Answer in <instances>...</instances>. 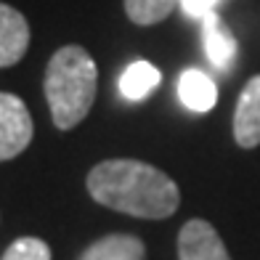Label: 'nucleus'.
Listing matches in <instances>:
<instances>
[{
	"mask_svg": "<svg viewBox=\"0 0 260 260\" xmlns=\"http://www.w3.org/2000/svg\"><path fill=\"white\" fill-rule=\"evenodd\" d=\"M85 186L99 205L133 218L162 220L181 205L178 183L141 159H104L88 173Z\"/></svg>",
	"mask_w": 260,
	"mask_h": 260,
	"instance_id": "1",
	"label": "nucleus"
},
{
	"mask_svg": "<svg viewBox=\"0 0 260 260\" xmlns=\"http://www.w3.org/2000/svg\"><path fill=\"white\" fill-rule=\"evenodd\" d=\"M99 88V69L93 56L82 45L58 48L45 69L43 90L48 99L53 125L58 130H72L88 117Z\"/></svg>",
	"mask_w": 260,
	"mask_h": 260,
	"instance_id": "2",
	"label": "nucleus"
},
{
	"mask_svg": "<svg viewBox=\"0 0 260 260\" xmlns=\"http://www.w3.org/2000/svg\"><path fill=\"white\" fill-rule=\"evenodd\" d=\"M35 136L27 104L14 93L0 90V162L19 157Z\"/></svg>",
	"mask_w": 260,
	"mask_h": 260,
	"instance_id": "3",
	"label": "nucleus"
},
{
	"mask_svg": "<svg viewBox=\"0 0 260 260\" xmlns=\"http://www.w3.org/2000/svg\"><path fill=\"white\" fill-rule=\"evenodd\" d=\"M178 260H231L218 231L207 220H186L178 234Z\"/></svg>",
	"mask_w": 260,
	"mask_h": 260,
	"instance_id": "4",
	"label": "nucleus"
},
{
	"mask_svg": "<svg viewBox=\"0 0 260 260\" xmlns=\"http://www.w3.org/2000/svg\"><path fill=\"white\" fill-rule=\"evenodd\" d=\"M234 138L242 149L260 146V75H255L239 93L234 112Z\"/></svg>",
	"mask_w": 260,
	"mask_h": 260,
	"instance_id": "5",
	"label": "nucleus"
},
{
	"mask_svg": "<svg viewBox=\"0 0 260 260\" xmlns=\"http://www.w3.org/2000/svg\"><path fill=\"white\" fill-rule=\"evenodd\" d=\"M29 48V24L21 11L0 3V69L14 67Z\"/></svg>",
	"mask_w": 260,
	"mask_h": 260,
	"instance_id": "6",
	"label": "nucleus"
},
{
	"mask_svg": "<svg viewBox=\"0 0 260 260\" xmlns=\"http://www.w3.org/2000/svg\"><path fill=\"white\" fill-rule=\"evenodd\" d=\"M199 21H202V43L210 64L220 72H229L236 61V53H239V45H236L231 29L226 27V21L220 19L218 11H210Z\"/></svg>",
	"mask_w": 260,
	"mask_h": 260,
	"instance_id": "7",
	"label": "nucleus"
},
{
	"mask_svg": "<svg viewBox=\"0 0 260 260\" xmlns=\"http://www.w3.org/2000/svg\"><path fill=\"white\" fill-rule=\"evenodd\" d=\"M146 247L133 234H106L85 247L77 260H144Z\"/></svg>",
	"mask_w": 260,
	"mask_h": 260,
	"instance_id": "8",
	"label": "nucleus"
},
{
	"mask_svg": "<svg viewBox=\"0 0 260 260\" xmlns=\"http://www.w3.org/2000/svg\"><path fill=\"white\" fill-rule=\"evenodd\" d=\"M178 99L191 112H210L218 101V88L202 69H186L178 80Z\"/></svg>",
	"mask_w": 260,
	"mask_h": 260,
	"instance_id": "9",
	"label": "nucleus"
},
{
	"mask_svg": "<svg viewBox=\"0 0 260 260\" xmlns=\"http://www.w3.org/2000/svg\"><path fill=\"white\" fill-rule=\"evenodd\" d=\"M159 69L149 61H133L120 75V93L127 101H144L151 90L159 85Z\"/></svg>",
	"mask_w": 260,
	"mask_h": 260,
	"instance_id": "10",
	"label": "nucleus"
},
{
	"mask_svg": "<svg viewBox=\"0 0 260 260\" xmlns=\"http://www.w3.org/2000/svg\"><path fill=\"white\" fill-rule=\"evenodd\" d=\"M181 0H125V14L138 27H151L165 21Z\"/></svg>",
	"mask_w": 260,
	"mask_h": 260,
	"instance_id": "11",
	"label": "nucleus"
},
{
	"mask_svg": "<svg viewBox=\"0 0 260 260\" xmlns=\"http://www.w3.org/2000/svg\"><path fill=\"white\" fill-rule=\"evenodd\" d=\"M0 260H51V247L38 236H21L6 247Z\"/></svg>",
	"mask_w": 260,
	"mask_h": 260,
	"instance_id": "12",
	"label": "nucleus"
},
{
	"mask_svg": "<svg viewBox=\"0 0 260 260\" xmlns=\"http://www.w3.org/2000/svg\"><path fill=\"white\" fill-rule=\"evenodd\" d=\"M218 3H220V0H181V8H183L186 16L202 19V16L210 14V11H215Z\"/></svg>",
	"mask_w": 260,
	"mask_h": 260,
	"instance_id": "13",
	"label": "nucleus"
}]
</instances>
